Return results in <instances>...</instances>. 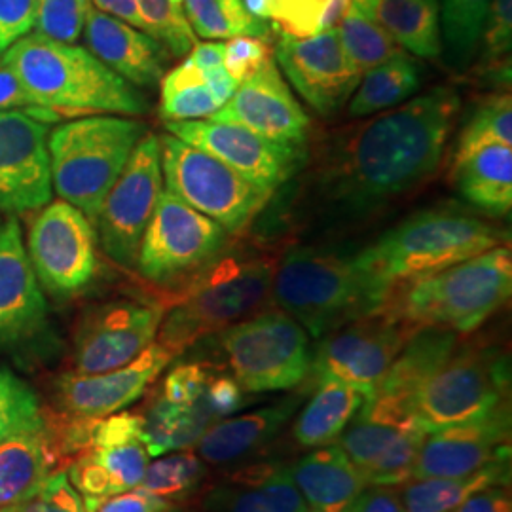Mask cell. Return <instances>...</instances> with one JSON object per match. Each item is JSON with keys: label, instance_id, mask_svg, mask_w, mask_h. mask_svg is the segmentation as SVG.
Segmentation results:
<instances>
[{"label": "cell", "instance_id": "6da1fadb", "mask_svg": "<svg viewBox=\"0 0 512 512\" xmlns=\"http://www.w3.org/2000/svg\"><path fill=\"white\" fill-rule=\"evenodd\" d=\"M459 105L456 88L437 86L361 124L330 150L319 173L323 198L346 217H363L427 183Z\"/></svg>", "mask_w": 512, "mask_h": 512}, {"label": "cell", "instance_id": "7a4b0ae2", "mask_svg": "<svg viewBox=\"0 0 512 512\" xmlns=\"http://www.w3.org/2000/svg\"><path fill=\"white\" fill-rule=\"evenodd\" d=\"M393 289L359 260L325 247H293L275 266L272 298L313 338L382 310Z\"/></svg>", "mask_w": 512, "mask_h": 512}, {"label": "cell", "instance_id": "3957f363", "mask_svg": "<svg viewBox=\"0 0 512 512\" xmlns=\"http://www.w3.org/2000/svg\"><path fill=\"white\" fill-rule=\"evenodd\" d=\"M38 105L59 116L126 114L148 110L147 99L133 84L110 71L82 46L29 33L0 55Z\"/></svg>", "mask_w": 512, "mask_h": 512}, {"label": "cell", "instance_id": "277c9868", "mask_svg": "<svg viewBox=\"0 0 512 512\" xmlns=\"http://www.w3.org/2000/svg\"><path fill=\"white\" fill-rule=\"evenodd\" d=\"M275 266L270 256H220L184 285L162 319L158 344L177 357L205 336L260 313L272 300Z\"/></svg>", "mask_w": 512, "mask_h": 512}, {"label": "cell", "instance_id": "5b68a950", "mask_svg": "<svg viewBox=\"0 0 512 512\" xmlns=\"http://www.w3.org/2000/svg\"><path fill=\"white\" fill-rule=\"evenodd\" d=\"M511 293V249L497 245L395 289L389 306L416 329L471 334L509 302Z\"/></svg>", "mask_w": 512, "mask_h": 512}, {"label": "cell", "instance_id": "8992f818", "mask_svg": "<svg viewBox=\"0 0 512 512\" xmlns=\"http://www.w3.org/2000/svg\"><path fill=\"white\" fill-rule=\"evenodd\" d=\"M503 245V232L458 209H427L357 253L389 289L437 274Z\"/></svg>", "mask_w": 512, "mask_h": 512}, {"label": "cell", "instance_id": "52a82bcc", "mask_svg": "<svg viewBox=\"0 0 512 512\" xmlns=\"http://www.w3.org/2000/svg\"><path fill=\"white\" fill-rule=\"evenodd\" d=\"M147 133L143 122L114 114L59 124L48 135L52 186L59 200L71 203L95 224L112 184Z\"/></svg>", "mask_w": 512, "mask_h": 512}, {"label": "cell", "instance_id": "ba28073f", "mask_svg": "<svg viewBox=\"0 0 512 512\" xmlns=\"http://www.w3.org/2000/svg\"><path fill=\"white\" fill-rule=\"evenodd\" d=\"M219 344L232 378L247 395L289 391L308 378V332L285 311H260L220 330Z\"/></svg>", "mask_w": 512, "mask_h": 512}, {"label": "cell", "instance_id": "9c48e42d", "mask_svg": "<svg viewBox=\"0 0 512 512\" xmlns=\"http://www.w3.org/2000/svg\"><path fill=\"white\" fill-rule=\"evenodd\" d=\"M509 406L511 359L495 346H458L414 399V412L429 433Z\"/></svg>", "mask_w": 512, "mask_h": 512}, {"label": "cell", "instance_id": "30bf717a", "mask_svg": "<svg viewBox=\"0 0 512 512\" xmlns=\"http://www.w3.org/2000/svg\"><path fill=\"white\" fill-rule=\"evenodd\" d=\"M160 139L165 190L215 220L228 234H241L262 213L272 192L249 183L211 154L171 133Z\"/></svg>", "mask_w": 512, "mask_h": 512}, {"label": "cell", "instance_id": "8fae6325", "mask_svg": "<svg viewBox=\"0 0 512 512\" xmlns=\"http://www.w3.org/2000/svg\"><path fill=\"white\" fill-rule=\"evenodd\" d=\"M228 232L164 188L137 256V272L160 287L188 283L224 255Z\"/></svg>", "mask_w": 512, "mask_h": 512}, {"label": "cell", "instance_id": "7c38bea8", "mask_svg": "<svg viewBox=\"0 0 512 512\" xmlns=\"http://www.w3.org/2000/svg\"><path fill=\"white\" fill-rule=\"evenodd\" d=\"M416 330L387 302L382 310L321 336L311 353L308 378L336 380L372 399L387 368Z\"/></svg>", "mask_w": 512, "mask_h": 512}, {"label": "cell", "instance_id": "4fadbf2b", "mask_svg": "<svg viewBox=\"0 0 512 512\" xmlns=\"http://www.w3.org/2000/svg\"><path fill=\"white\" fill-rule=\"evenodd\" d=\"M427 435V427L410 406L372 397L349 421L338 444L368 486H401L412 478Z\"/></svg>", "mask_w": 512, "mask_h": 512}, {"label": "cell", "instance_id": "5bb4252c", "mask_svg": "<svg viewBox=\"0 0 512 512\" xmlns=\"http://www.w3.org/2000/svg\"><path fill=\"white\" fill-rule=\"evenodd\" d=\"M164 192L160 139L147 133L133 148L128 164L95 219L103 253L122 268H135L139 247Z\"/></svg>", "mask_w": 512, "mask_h": 512}, {"label": "cell", "instance_id": "9a60e30c", "mask_svg": "<svg viewBox=\"0 0 512 512\" xmlns=\"http://www.w3.org/2000/svg\"><path fill=\"white\" fill-rule=\"evenodd\" d=\"M95 247L92 222L63 200L40 209L25 243L40 287L55 298H71L92 285L97 274Z\"/></svg>", "mask_w": 512, "mask_h": 512}, {"label": "cell", "instance_id": "2e32d148", "mask_svg": "<svg viewBox=\"0 0 512 512\" xmlns=\"http://www.w3.org/2000/svg\"><path fill=\"white\" fill-rule=\"evenodd\" d=\"M165 308L143 300H110L86 311L76 327L73 372L103 374L128 365L156 342Z\"/></svg>", "mask_w": 512, "mask_h": 512}, {"label": "cell", "instance_id": "e0dca14e", "mask_svg": "<svg viewBox=\"0 0 512 512\" xmlns=\"http://www.w3.org/2000/svg\"><path fill=\"white\" fill-rule=\"evenodd\" d=\"M165 129L268 192L287 183L308 158L304 147L274 143L236 124L188 120L165 122Z\"/></svg>", "mask_w": 512, "mask_h": 512}, {"label": "cell", "instance_id": "ac0fdd59", "mask_svg": "<svg viewBox=\"0 0 512 512\" xmlns=\"http://www.w3.org/2000/svg\"><path fill=\"white\" fill-rule=\"evenodd\" d=\"M50 124L23 110L0 112V213L25 215L52 202Z\"/></svg>", "mask_w": 512, "mask_h": 512}, {"label": "cell", "instance_id": "d6986e66", "mask_svg": "<svg viewBox=\"0 0 512 512\" xmlns=\"http://www.w3.org/2000/svg\"><path fill=\"white\" fill-rule=\"evenodd\" d=\"M274 57L294 90L321 116L344 109L363 76L336 27L310 38L281 37Z\"/></svg>", "mask_w": 512, "mask_h": 512}, {"label": "cell", "instance_id": "ffe728a7", "mask_svg": "<svg viewBox=\"0 0 512 512\" xmlns=\"http://www.w3.org/2000/svg\"><path fill=\"white\" fill-rule=\"evenodd\" d=\"M209 120L236 124L281 145L304 147L310 118L296 101L272 55Z\"/></svg>", "mask_w": 512, "mask_h": 512}, {"label": "cell", "instance_id": "44dd1931", "mask_svg": "<svg viewBox=\"0 0 512 512\" xmlns=\"http://www.w3.org/2000/svg\"><path fill=\"white\" fill-rule=\"evenodd\" d=\"M511 431V406L431 431L421 444L412 478H459L511 461Z\"/></svg>", "mask_w": 512, "mask_h": 512}, {"label": "cell", "instance_id": "7402d4cb", "mask_svg": "<svg viewBox=\"0 0 512 512\" xmlns=\"http://www.w3.org/2000/svg\"><path fill=\"white\" fill-rule=\"evenodd\" d=\"M175 355L154 342L137 359L103 374H65L55 384L61 416L105 418L137 403Z\"/></svg>", "mask_w": 512, "mask_h": 512}, {"label": "cell", "instance_id": "603a6c76", "mask_svg": "<svg viewBox=\"0 0 512 512\" xmlns=\"http://www.w3.org/2000/svg\"><path fill=\"white\" fill-rule=\"evenodd\" d=\"M304 393L222 418L207 427L192 448L200 458L219 469L238 467L268 450L294 420Z\"/></svg>", "mask_w": 512, "mask_h": 512}, {"label": "cell", "instance_id": "cb8c5ba5", "mask_svg": "<svg viewBox=\"0 0 512 512\" xmlns=\"http://www.w3.org/2000/svg\"><path fill=\"white\" fill-rule=\"evenodd\" d=\"M48 304L16 219L0 226V346L18 344L44 327Z\"/></svg>", "mask_w": 512, "mask_h": 512}, {"label": "cell", "instance_id": "d4e9b609", "mask_svg": "<svg viewBox=\"0 0 512 512\" xmlns=\"http://www.w3.org/2000/svg\"><path fill=\"white\" fill-rule=\"evenodd\" d=\"M203 512H311L298 492L289 463L258 459L232 467L202 501Z\"/></svg>", "mask_w": 512, "mask_h": 512}, {"label": "cell", "instance_id": "484cf974", "mask_svg": "<svg viewBox=\"0 0 512 512\" xmlns=\"http://www.w3.org/2000/svg\"><path fill=\"white\" fill-rule=\"evenodd\" d=\"M82 38L86 48L110 71L139 88L158 86L171 59L160 40L93 6L88 10Z\"/></svg>", "mask_w": 512, "mask_h": 512}, {"label": "cell", "instance_id": "4316f807", "mask_svg": "<svg viewBox=\"0 0 512 512\" xmlns=\"http://www.w3.org/2000/svg\"><path fill=\"white\" fill-rule=\"evenodd\" d=\"M289 471L311 512H348L368 486L363 473L336 442L313 448L289 463Z\"/></svg>", "mask_w": 512, "mask_h": 512}, {"label": "cell", "instance_id": "83f0119b", "mask_svg": "<svg viewBox=\"0 0 512 512\" xmlns=\"http://www.w3.org/2000/svg\"><path fill=\"white\" fill-rule=\"evenodd\" d=\"M459 346V334L437 327H421L404 344L387 368L374 397L406 404L414 410V399Z\"/></svg>", "mask_w": 512, "mask_h": 512}, {"label": "cell", "instance_id": "f1b7e54d", "mask_svg": "<svg viewBox=\"0 0 512 512\" xmlns=\"http://www.w3.org/2000/svg\"><path fill=\"white\" fill-rule=\"evenodd\" d=\"M150 456L143 440L95 446L71 461L67 475L84 499L122 494L141 484Z\"/></svg>", "mask_w": 512, "mask_h": 512}, {"label": "cell", "instance_id": "f546056e", "mask_svg": "<svg viewBox=\"0 0 512 512\" xmlns=\"http://www.w3.org/2000/svg\"><path fill=\"white\" fill-rule=\"evenodd\" d=\"M63 463L54 421L0 444V511L19 503Z\"/></svg>", "mask_w": 512, "mask_h": 512}, {"label": "cell", "instance_id": "4dcf8cb0", "mask_svg": "<svg viewBox=\"0 0 512 512\" xmlns=\"http://www.w3.org/2000/svg\"><path fill=\"white\" fill-rule=\"evenodd\" d=\"M452 181L463 200L490 217L512 209V147L492 143L452 162Z\"/></svg>", "mask_w": 512, "mask_h": 512}, {"label": "cell", "instance_id": "1f68e13d", "mask_svg": "<svg viewBox=\"0 0 512 512\" xmlns=\"http://www.w3.org/2000/svg\"><path fill=\"white\" fill-rule=\"evenodd\" d=\"M365 401V395L351 385L336 380L315 382L310 401L294 416V442L311 450L334 444Z\"/></svg>", "mask_w": 512, "mask_h": 512}, {"label": "cell", "instance_id": "d6a6232c", "mask_svg": "<svg viewBox=\"0 0 512 512\" xmlns=\"http://www.w3.org/2000/svg\"><path fill=\"white\" fill-rule=\"evenodd\" d=\"M368 18L410 54L423 59L442 55L440 0H374Z\"/></svg>", "mask_w": 512, "mask_h": 512}, {"label": "cell", "instance_id": "836d02e7", "mask_svg": "<svg viewBox=\"0 0 512 512\" xmlns=\"http://www.w3.org/2000/svg\"><path fill=\"white\" fill-rule=\"evenodd\" d=\"M509 484L511 461H501L459 478H412L399 492L406 512H452L484 488Z\"/></svg>", "mask_w": 512, "mask_h": 512}, {"label": "cell", "instance_id": "e575fe53", "mask_svg": "<svg viewBox=\"0 0 512 512\" xmlns=\"http://www.w3.org/2000/svg\"><path fill=\"white\" fill-rule=\"evenodd\" d=\"M420 84L421 69L414 57L397 55L363 73L357 90L349 99V114L365 118L399 107L418 92Z\"/></svg>", "mask_w": 512, "mask_h": 512}, {"label": "cell", "instance_id": "d590c367", "mask_svg": "<svg viewBox=\"0 0 512 512\" xmlns=\"http://www.w3.org/2000/svg\"><path fill=\"white\" fill-rule=\"evenodd\" d=\"M141 418L143 442L150 458L179 450H192L207 427L213 425L200 406L167 403L160 395H156L154 401L148 404Z\"/></svg>", "mask_w": 512, "mask_h": 512}, {"label": "cell", "instance_id": "8d00e7d4", "mask_svg": "<svg viewBox=\"0 0 512 512\" xmlns=\"http://www.w3.org/2000/svg\"><path fill=\"white\" fill-rule=\"evenodd\" d=\"M217 97L205 84V76L188 57L160 82V116L165 122L209 120L220 109Z\"/></svg>", "mask_w": 512, "mask_h": 512}, {"label": "cell", "instance_id": "74e56055", "mask_svg": "<svg viewBox=\"0 0 512 512\" xmlns=\"http://www.w3.org/2000/svg\"><path fill=\"white\" fill-rule=\"evenodd\" d=\"M184 18L194 37L230 40L236 37L268 38L270 25L247 12L243 0H183Z\"/></svg>", "mask_w": 512, "mask_h": 512}, {"label": "cell", "instance_id": "f35d334b", "mask_svg": "<svg viewBox=\"0 0 512 512\" xmlns=\"http://www.w3.org/2000/svg\"><path fill=\"white\" fill-rule=\"evenodd\" d=\"M209 467L194 450H179L150 461L139 488L179 505L202 494Z\"/></svg>", "mask_w": 512, "mask_h": 512}, {"label": "cell", "instance_id": "ab89813d", "mask_svg": "<svg viewBox=\"0 0 512 512\" xmlns=\"http://www.w3.org/2000/svg\"><path fill=\"white\" fill-rule=\"evenodd\" d=\"M492 0H442V50L454 71H467L475 61Z\"/></svg>", "mask_w": 512, "mask_h": 512}, {"label": "cell", "instance_id": "60d3db41", "mask_svg": "<svg viewBox=\"0 0 512 512\" xmlns=\"http://www.w3.org/2000/svg\"><path fill=\"white\" fill-rule=\"evenodd\" d=\"M351 0H268L270 19L281 37L310 38L334 29Z\"/></svg>", "mask_w": 512, "mask_h": 512}, {"label": "cell", "instance_id": "b9f144b4", "mask_svg": "<svg viewBox=\"0 0 512 512\" xmlns=\"http://www.w3.org/2000/svg\"><path fill=\"white\" fill-rule=\"evenodd\" d=\"M340 38L351 63L363 74L404 54L403 48L374 19L366 18L353 4L340 21Z\"/></svg>", "mask_w": 512, "mask_h": 512}, {"label": "cell", "instance_id": "7bdbcfd3", "mask_svg": "<svg viewBox=\"0 0 512 512\" xmlns=\"http://www.w3.org/2000/svg\"><path fill=\"white\" fill-rule=\"evenodd\" d=\"M492 143L512 147V101L509 93L484 99L465 120L459 133L454 162Z\"/></svg>", "mask_w": 512, "mask_h": 512}, {"label": "cell", "instance_id": "ee69618b", "mask_svg": "<svg viewBox=\"0 0 512 512\" xmlns=\"http://www.w3.org/2000/svg\"><path fill=\"white\" fill-rule=\"evenodd\" d=\"M512 0H492L484 19L476 71L497 84H511Z\"/></svg>", "mask_w": 512, "mask_h": 512}, {"label": "cell", "instance_id": "f6af8a7d", "mask_svg": "<svg viewBox=\"0 0 512 512\" xmlns=\"http://www.w3.org/2000/svg\"><path fill=\"white\" fill-rule=\"evenodd\" d=\"M46 421L35 389L12 370L0 368V444L40 429Z\"/></svg>", "mask_w": 512, "mask_h": 512}, {"label": "cell", "instance_id": "bcb514c9", "mask_svg": "<svg viewBox=\"0 0 512 512\" xmlns=\"http://www.w3.org/2000/svg\"><path fill=\"white\" fill-rule=\"evenodd\" d=\"M145 31L160 40L173 57H184L196 37L184 18L183 0H137Z\"/></svg>", "mask_w": 512, "mask_h": 512}, {"label": "cell", "instance_id": "7dc6e473", "mask_svg": "<svg viewBox=\"0 0 512 512\" xmlns=\"http://www.w3.org/2000/svg\"><path fill=\"white\" fill-rule=\"evenodd\" d=\"M90 0H37L35 33L57 42L76 44L82 37Z\"/></svg>", "mask_w": 512, "mask_h": 512}, {"label": "cell", "instance_id": "c3c4849f", "mask_svg": "<svg viewBox=\"0 0 512 512\" xmlns=\"http://www.w3.org/2000/svg\"><path fill=\"white\" fill-rule=\"evenodd\" d=\"M6 512H88L84 497L73 486L65 469H55L37 488Z\"/></svg>", "mask_w": 512, "mask_h": 512}, {"label": "cell", "instance_id": "681fc988", "mask_svg": "<svg viewBox=\"0 0 512 512\" xmlns=\"http://www.w3.org/2000/svg\"><path fill=\"white\" fill-rule=\"evenodd\" d=\"M213 368L203 363H183L173 366L164 384L160 387V397L167 403L183 404V406H202L203 393L211 378Z\"/></svg>", "mask_w": 512, "mask_h": 512}, {"label": "cell", "instance_id": "f907efd6", "mask_svg": "<svg viewBox=\"0 0 512 512\" xmlns=\"http://www.w3.org/2000/svg\"><path fill=\"white\" fill-rule=\"evenodd\" d=\"M274 55L264 38L236 37L224 44V69L236 82H243Z\"/></svg>", "mask_w": 512, "mask_h": 512}, {"label": "cell", "instance_id": "816d5d0a", "mask_svg": "<svg viewBox=\"0 0 512 512\" xmlns=\"http://www.w3.org/2000/svg\"><path fill=\"white\" fill-rule=\"evenodd\" d=\"M2 110H23L46 124H54L61 118L54 110L38 105L37 99L25 88L18 74L4 61H0V112Z\"/></svg>", "mask_w": 512, "mask_h": 512}, {"label": "cell", "instance_id": "f5cc1de1", "mask_svg": "<svg viewBox=\"0 0 512 512\" xmlns=\"http://www.w3.org/2000/svg\"><path fill=\"white\" fill-rule=\"evenodd\" d=\"M84 505L88 512H171L177 507L158 495L148 494L139 486L122 494L84 499Z\"/></svg>", "mask_w": 512, "mask_h": 512}, {"label": "cell", "instance_id": "db71d44e", "mask_svg": "<svg viewBox=\"0 0 512 512\" xmlns=\"http://www.w3.org/2000/svg\"><path fill=\"white\" fill-rule=\"evenodd\" d=\"M37 0H0V55L35 27Z\"/></svg>", "mask_w": 512, "mask_h": 512}, {"label": "cell", "instance_id": "11a10c76", "mask_svg": "<svg viewBox=\"0 0 512 512\" xmlns=\"http://www.w3.org/2000/svg\"><path fill=\"white\" fill-rule=\"evenodd\" d=\"M348 512H406L399 486H366Z\"/></svg>", "mask_w": 512, "mask_h": 512}, {"label": "cell", "instance_id": "9f6ffc18", "mask_svg": "<svg viewBox=\"0 0 512 512\" xmlns=\"http://www.w3.org/2000/svg\"><path fill=\"white\" fill-rule=\"evenodd\" d=\"M452 512H512L509 486H490L465 499Z\"/></svg>", "mask_w": 512, "mask_h": 512}, {"label": "cell", "instance_id": "6f0895ef", "mask_svg": "<svg viewBox=\"0 0 512 512\" xmlns=\"http://www.w3.org/2000/svg\"><path fill=\"white\" fill-rule=\"evenodd\" d=\"M92 2L99 12H105L109 16L122 19V21L129 23V25L145 31V21L141 18L137 0H92Z\"/></svg>", "mask_w": 512, "mask_h": 512}, {"label": "cell", "instance_id": "680465c9", "mask_svg": "<svg viewBox=\"0 0 512 512\" xmlns=\"http://www.w3.org/2000/svg\"><path fill=\"white\" fill-rule=\"evenodd\" d=\"M188 59L202 71L224 65V44L222 42H196L188 52Z\"/></svg>", "mask_w": 512, "mask_h": 512}, {"label": "cell", "instance_id": "91938a15", "mask_svg": "<svg viewBox=\"0 0 512 512\" xmlns=\"http://www.w3.org/2000/svg\"><path fill=\"white\" fill-rule=\"evenodd\" d=\"M203 76H205V84L209 86L211 93L217 97L220 105H224L238 90L239 82H236L230 76V73L224 69V65L203 71Z\"/></svg>", "mask_w": 512, "mask_h": 512}, {"label": "cell", "instance_id": "94428289", "mask_svg": "<svg viewBox=\"0 0 512 512\" xmlns=\"http://www.w3.org/2000/svg\"><path fill=\"white\" fill-rule=\"evenodd\" d=\"M247 12L251 16H255L258 19H264L268 21L270 19V12H268V0H243Z\"/></svg>", "mask_w": 512, "mask_h": 512}, {"label": "cell", "instance_id": "6125c7cd", "mask_svg": "<svg viewBox=\"0 0 512 512\" xmlns=\"http://www.w3.org/2000/svg\"><path fill=\"white\" fill-rule=\"evenodd\" d=\"M351 4H353L359 12H363L366 18H368V14H370V8H372L374 0H351Z\"/></svg>", "mask_w": 512, "mask_h": 512}, {"label": "cell", "instance_id": "be15d7a7", "mask_svg": "<svg viewBox=\"0 0 512 512\" xmlns=\"http://www.w3.org/2000/svg\"><path fill=\"white\" fill-rule=\"evenodd\" d=\"M171 512H192V511H177V507H175V509H173V511Z\"/></svg>", "mask_w": 512, "mask_h": 512}, {"label": "cell", "instance_id": "e7e4bbea", "mask_svg": "<svg viewBox=\"0 0 512 512\" xmlns=\"http://www.w3.org/2000/svg\"><path fill=\"white\" fill-rule=\"evenodd\" d=\"M0 226H2V220H0Z\"/></svg>", "mask_w": 512, "mask_h": 512}, {"label": "cell", "instance_id": "03108f58", "mask_svg": "<svg viewBox=\"0 0 512 512\" xmlns=\"http://www.w3.org/2000/svg\"><path fill=\"white\" fill-rule=\"evenodd\" d=\"M0 512H6V511H0Z\"/></svg>", "mask_w": 512, "mask_h": 512}]
</instances>
